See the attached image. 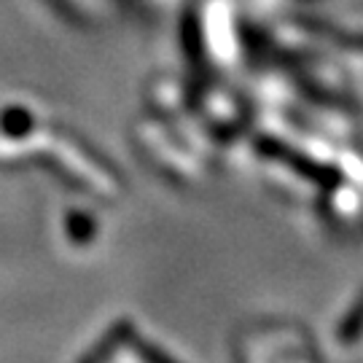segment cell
<instances>
[{
    "mask_svg": "<svg viewBox=\"0 0 363 363\" xmlns=\"http://www.w3.org/2000/svg\"><path fill=\"white\" fill-rule=\"evenodd\" d=\"M135 337H138V334H135V323L127 320V318H121V320H116V323L105 331L103 339H97L89 350L78 358V363H111L113 355H116L121 347L132 345Z\"/></svg>",
    "mask_w": 363,
    "mask_h": 363,
    "instance_id": "obj_1",
    "label": "cell"
},
{
    "mask_svg": "<svg viewBox=\"0 0 363 363\" xmlns=\"http://www.w3.org/2000/svg\"><path fill=\"white\" fill-rule=\"evenodd\" d=\"M27 130H30V118H27L22 111H13V113H6V116H3V132H6V135L22 138Z\"/></svg>",
    "mask_w": 363,
    "mask_h": 363,
    "instance_id": "obj_4",
    "label": "cell"
},
{
    "mask_svg": "<svg viewBox=\"0 0 363 363\" xmlns=\"http://www.w3.org/2000/svg\"><path fill=\"white\" fill-rule=\"evenodd\" d=\"M132 350L140 358V363H178L169 352H164L162 347H156L154 342H148V339L135 337L132 339Z\"/></svg>",
    "mask_w": 363,
    "mask_h": 363,
    "instance_id": "obj_3",
    "label": "cell"
},
{
    "mask_svg": "<svg viewBox=\"0 0 363 363\" xmlns=\"http://www.w3.org/2000/svg\"><path fill=\"white\" fill-rule=\"evenodd\" d=\"M65 234L73 245H89L91 240L97 237V223H94L89 213L70 210L65 218Z\"/></svg>",
    "mask_w": 363,
    "mask_h": 363,
    "instance_id": "obj_2",
    "label": "cell"
}]
</instances>
